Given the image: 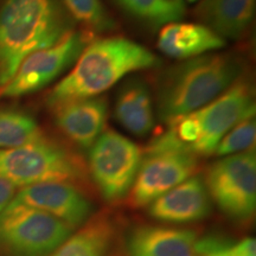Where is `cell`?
<instances>
[{
    "label": "cell",
    "mask_w": 256,
    "mask_h": 256,
    "mask_svg": "<svg viewBox=\"0 0 256 256\" xmlns=\"http://www.w3.org/2000/svg\"><path fill=\"white\" fill-rule=\"evenodd\" d=\"M69 31L56 0H5L0 8V87L28 56L54 46Z\"/></svg>",
    "instance_id": "obj_2"
},
{
    "label": "cell",
    "mask_w": 256,
    "mask_h": 256,
    "mask_svg": "<svg viewBox=\"0 0 256 256\" xmlns=\"http://www.w3.org/2000/svg\"><path fill=\"white\" fill-rule=\"evenodd\" d=\"M196 250L200 256H256V240L244 238L232 240L223 236H204L198 238Z\"/></svg>",
    "instance_id": "obj_21"
},
{
    "label": "cell",
    "mask_w": 256,
    "mask_h": 256,
    "mask_svg": "<svg viewBox=\"0 0 256 256\" xmlns=\"http://www.w3.org/2000/svg\"><path fill=\"white\" fill-rule=\"evenodd\" d=\"M241 74V60L232 54H208L178 64L160 83V116L168 121L200 110L232 87Z\"/></svg>",
    "instance_id": "obj_3"
},
{
    "label": "cell",
    "mask_w": 256,
    "mask_h": 256,
    "mask_svg": "<svg viewBox=\"0 0 256 256\" xmlns=\"http://www.w3.org/2000/svg\"><path fill=\"white\" fill-rule=\"evenodd\" d=\"M226 40L206 25L170 23L160 31L158 48L166 56L177 60H190L206 52L222 49Z\"/></svg>",
    "instance_id": "obj_15"
},
{
    "label": "cell",
    "mask_w": 256,
    "mask_h": 256,
    "mask_svg": "<svg viewBox=\"0 0 256 256\" xmlns=\"http://www.w3.org/2000/svg\"><path fill=\"white\" fill-rule=\"evenodd\" d=\"M51 110L64 136L80 148L87 150L104 132L108 106L104 98H90L63 102Z\"/></svg>",
    "instance_id": "obj_13"
},
{
    "label": "cell",
    "mask_w": 256,
    "mask_h": 256,
    "mask_svg": "<svg viewBox=\"0 0 256 256\" xmlns=\"http://www.w3.org/2000/svg\"><path fill=\"white\" fill-rule=\"evenodd\" d=\"M0 179L16 188L42 183H81L84 166L75 153L42 138L28 145L0 150Z\"/></svg>",
    "instance_id": "obj_4"
},
{
    "label": "cell",
    "mask_w": 256,
    "mask_h": 256,
    "mask_svg": "<svg viewBox=\"0 0 256 256\" xmlns=\"http://www.w3.org/2000/svg\"><path fill=\"white\" fill-rule=\"evenodd\" d=\"M211 212V198L206 182L192 176L148 206V214L160 222L185 224L206 218Z\"/></svg>",
    "instance_id": "obj_12"
},
{
    "label": "cell",
    "mask_w": 256,
    "mask_h": 256,
    "mask_svg": "<svg viewBox=\"0 0 256 256\" xmlns=\"http://www.w3.org/2000/svg\"><path fill=\"white\" fill-rule=\"evenodd\" d=\"M196 232L172 226H140L126 238L128 256H200Z\"/></svg>",
    "instance_id": "obj_14"
},
{
    "label": "cell",
    "mask_w": 256,
    "mask_h": 256,
    "mask_svg": "<svg viewBox=\"0 0 256 256\" xmlns=\"http://www.w3.org/2000/svg\"><path fill=\"white\" fill-rule=\"evenodd\" d=\"M84 32L72 31L49 48L28 56L8 84L2 96L18 98L44 88L70 68L87 46Z\"/></svg>",
    "instance_id": "obj_10"
},
{
    "label": "cell",
    "mask_w": 256,
    "mask_h": 256,
    "mask_svg": "<svg viewBox=\"0 0 256 256\" xmlns=\"http://www.w3.org/2000/svg\"><path fill=\"white\" fill-rule=\"evenodd\" d=\"M197 156L184 148L166 132L153 140L130 191L134 208L148 206L156 198L194 176Z\"/></svg>",
    "instance_id": "obj_5"
},
{
    "label": "cell",
    "mask_w": 256,
    "mask_h": 256,
    "mask_svg": "<svg viewBox=\"0 0 256 256\" xmlns=\"http://www.w3.org/2000/svg\"><path fill=\"white\" fill-rule=\"evenodd\" d=\"M158 57L142 44L124 37L102 38L89 44L75 66L48 98L51 108L63 102L96 98L130 72L150 69Z\"/></svg>",
    "instance_id": "obj_1"
},
{
    "label": "cell",
    "mask_w": 256,
    "mask_h": 256,
    "mask_svg": "<svg viewBox=\"0 0 256 256\" xmlns=\"http://www.w3.org/2000/svg\"><path fill=\"white\" fill-rule=\"evenodd\" d=\"M115 116L136 136H146L154 126V108L151 92L139 80L127 82L120 89L115 104Z\"/></svg>",
    "instance_id": "obj_18"
},
{
    "label": "cell",
    "mask_w": 256,
    "mask_h": 256,
    "mask_svg": "<svg viewBox=\"0 0 256 256\" xmlns=\"http://www.w3.org/2000/svg\"><path fill=\"white\" fill-rule=\"evenodd\" d=\"M116 229L110 216L90 217L49 256H110Z\"/></svg>",
    "instance_id": "obj_17"
},
{
    "label": "cell",
    "mask_w": 256,
    "mask_h": 256,
    "mask_svg": "<svg viewBox=\"0 0 256 256\" xmlns=\"http://www.w3.org/2000/svg\"><path fill=\"white\" fill-rule=\"evenodd\" d=\"M66 8L76 20L90 31H107L114 22L102 5L101 0H64Z\"/></svg>",
    "instance_id": "obj_22"
},
{
    "label": "cell",
    "mask_w": 256,
    "mask_h": 256,
    "mask_svg": "<svg viewBox=\"0 0 256 256\" xmlns=\"http://www.w3.org/2000/svg\"><path fill=\"white\" fill-rule=\"evenodd\" d=\"M127 14L142 19L147 24L176 23L185 14L184 0H114Z\"/></svg>",
    "instance_id": "obj_20"
},
{
    "label": "cell",
    "mask_w": 256,
    "mask_h": 256,
    "mask_svg": "<svg viewBox=\"0 0 256 256\" xmlns=\"http://www.w3.org/2000/svg\"><path fill=\"white\" fill-rule=\"evenodd\" d=\"M12 200L49 214L74 229L82 226L92 212L88 198L69 183H42L22 188Z\"/></svg>",
    "instance_id": "obj_11"
},
{
    "label": "cell",
    "mask_w": 256,
    "mask_h": 256,
    "mask_svg": "<svg viewBox=\"0 0 256 256\" xmlns=\"http://www.w3.org/2000/svg\"><path fill=\"white\" fill-rule=\"evenodd\" d=\"M74 232L49 214L14 200L0 214V249L10 256H49Z\"/></svg>",
    "instance_id": "obj_6"
},
{
    "label": "cell",
    "mask_w": 256,
    "mask_h": 256,
    "mask_svg": "<svg viewBox=\"0 0 256 256\" xmlns=\"http://www.w3.org/2000/svg\"><path fill=\"white\" fill-rule=\"evenodd\" d=\"M188 2H197V0H188Z\"/></svg>",
    "instance_id": "obj_25"
},
{
    "label": "cell",
    "mask_w": 256,
    "mask_h": 256,
    "mask_svg": "<svg viewBox=\"0 0 256 256\" xmlns=\"http://www.w3.org/2000/svg\"><path fill=\"white\" fill-rule=\"evenodd\" d=\"M40 127L30 115L20 110H0V150L14 148L43 138Z\"/></svg>",
    "instance_id": "obj_19"
},
{
    "label": "cell",
    "mask_w": 256,
    "mask_h": 256,
    "mask_svg": "<svg viewBox=\"0 0 256 256\" xmlns=\"http://www.w3.org/2000/svg\"><path fill=\"white\" fill-rule=\"evenodd\" d=\"M188 114L197 128V140L191 152L196 156L214 154L222 138L232 127L247 118L255 116L250 82L240 78L215 100Z\"/></svg>",
    "instance_id": "obj_9"
},
{
    "label": "cell",
    "mask_w": 256,
    "mask_h": 256,
    "mask_svg": "<svg viewBox=\"0 0 256 256\" xmlns=\"http://www.w3.org/2000/svg\"><path fill=\"white\" fill-rule=\"evenodd\" d=\"M16 194V186L8 182L0 179V214L11 203Z\"/></svg>",
    "instance_id": "obj_24"
},
{
    "label": "cell",
    "mask_w": 256,
    "mask_h": 256,
    "mask_svg": "<svg viewBox=\"0 0 256 256\" xmlns=\"http://www.w3.org/2000/svg\"><path fill=\"white\" fill-rule=\"evenodd\" d=\"M256 0H203L197 14L220 37L238 40L255 14Z\"/></svg>",
    "instance_id": "obj_16"
},
{
    "label": "cell",
    "mask_w": 256,
    "mask_h": 256,
    "mask_svg": "<svg viewBox=\"0 0 256 256\" xmlns=\"http://www.w3.org/2000/svg\"><path fill=\"white\" fill-rule=\"evenodd\" d=\"M256 136L255 118H247L238 122L232 130L222 138L214 154L217 156H226L238 154L254 148Z\"/></svg>",
    "instance_id": "obj_23"
},
{
    "label": "cell",
    "mask_w": 256,
    "mask_h": 256,
    "mask_svg": "<svg viewBox=\"0 0 256 256\" xmlns=\"http://www.w3.org/2000/svg\"><path fill=\"white\" fill-rule=\"evenodd\" d=\"M142 162V148L113 130L101 133L92 145L88 158L92 180L102 197L110 203L130 194Z\"/></svg>",
    "instance_id": "obj_8"
},
{
    "label": "cell",
    "mask_w": 256,
    "mask_h": 256,
    "mask_svg": "<svg viewBox=\"0 0 256 256\" xmlns=\"http://www.w3.org/2000/svg\"><path fill=\"white\" fill-rule=\"evenodd\" d=\"M206 182L211 200L238 222L252 218L256 209L255 150L223 156L208 170Z\"/></svg>",
    "instance_id": "obj_7"
}]
</instances>
